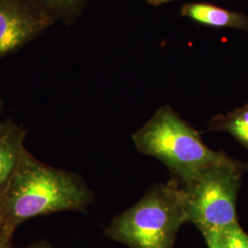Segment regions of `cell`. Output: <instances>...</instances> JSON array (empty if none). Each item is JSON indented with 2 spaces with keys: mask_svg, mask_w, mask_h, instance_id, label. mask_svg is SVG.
<instances>
[{
  "mask_svg": "<svg viewBox=\"0 0 248 248\" xmlns=\"http://www.w3.org/2000/svg\"><path fill=\"white\" fill-rule=\"evenodd\" d=\"M93 201V192L78 174L48 166L25 149L0 191V224L15 232L28 219L84 212Z\"/></svg>",
  "mask_w": 248,
  "mask_h": 248,
  "instance_id": "6da1fadb",
  "label": "cell"
},
{
  "mask_svg": "<svg viewBox=\"0 0 248 248\" xmlns=\"http://www.w3.org/2000/svg\"><path fill=\"white\" fill-rule=\"evenodd\" d=\"M133 141L137 150L164 163L180 183L208 167L233 160L204 144L195 129L169 105L158 108L133 134Z\"/></svg>",
  "mask_w": 248,
  "mask_h": 248,
  "instance_id": "7a4b0ae2",
  "label": "cell"
},
{
  "mask_svg": "<svg viewBox=\"0 0 248 248\" xmlns=\"http://www.w3.org/2000/svg\"><path fill=\"white\" fill-rule=\"evenodd\" d=\"M186 222L180 185L172 180L152 186L137 203L117 215L105 235L130 248H173Z\"/></svg>",
  "mask_w": 248,
  "mask_h": 248,
  "instance_id": "3957f363",
  "label": "cell"
},
{
  "mask_svg": "<svg viewBox=\"0 0 248 248\" xmlns=\"http://www.w3.org/2000/svg\"><path fill=\"white\" fill-rule=\"evenodd\" d=\"M247 170L248 163L232 160L208 167L179 183L186 222L193 223L202 234L220 232L237 223V194Z\"/></svg>",
  "mask_w": 248,
  "mask_h": 248,
  "instance_id": "277c9868",
  "label": "cell"
},
{
  "mask_svg": "<svg viewBox=\"0 0 248 248\" xmlns=\"http://www.w3.org/2000/svg\"><path fill=\"white\" fill-rule=\"evenodd\" d=\"M54 23L31 0H0V58L31 44Z\"/></svg>",
  "mask_w": 248,
  "mask_h": 248,
  "instance_id": "5b68a950",
  "label": "cell"
},
{
  "mask_svg": "<svg viewBox=\"0 0 248 248\" xmlns=\"http://www.w3.org/2000/svg\"><path fill=\"white\" fill-rule=\"evenodd\" d=\"M180 14L204 26L248 31V15L210 3H186L181 8Z\"/></svg>",
  "mask_w": 248,
  "mask_h": 248,
  "instance_id": "8992f818",
  "label": "cell"
},
{
  "mask_svg": "<svg viewBox=\"0 0 248 248\" xmlns=\"http://www.w3.org/2000/svg\"><path fill=\"white\" fill-rule=\"evenodd\" d=\"M27 131L21 126L9 121L8 127L0 136V191L8 184L25 150Z\"/></svg>",
  "mask_w": 248,
  "mask_h": 248,
  "instance_id": "52a82bcc",
  "label": "cell"
},
{
  "mask_svg": "<svg viewBox=\"0 0 248 248\" xmlns=\"http://www.w3.org/2000/svg\"><path fill=\"white\" fill-rule=\"evenodd\" d=\"M209 129L230 133L248 149V104L227 114L213 117L209 124Z\"/></svg>",
  "mask_w": 248,
  "mask_h": 248,
  "instance_id": "ba28073f",
  "label": "cell"
},
{
  "mask_svg": "<svg viewBox=\"0 0 248 248\" xmlns=\"http://www.w3.org/2000/svg\"><path fill=\"white\" fill-rule=\"evenodd\" d=\"M46 11L54 22L74 24L82 15L89 0H31Z\"/></svg>",
  "mask_w": 248,
  "mask_h": 248,
  "instance_id": "9c48e42d",
  "label": "cell"
},
{
  "mask_svg": "<svg viewBox=\"0 0 248 248\" xmlns=\"http://www.w3.org/2000/svg\"><path fill=\"white\" fill-rule=\"evenodd\" d=\"M219 239L222 248H248V234L242 229L239 222L220 232Z\"/></svg>",
  "mask_w": 248,
  "mask_h": 248,
  "instance_id": "30bf717a",
  "label": "cell"
},
{
  "mask_svg": "<svg viewBox=\"0 0 248 248\" xmlns=\"http://www.w3.org/2000/svg\"><path fill=\"white\" fill-rule=\"evenodd\" d=\"M14 231L0 224V248H12V237Z\"/></svg>",
  "mask_w": 248,
  "mask_h": 248,
  "instance_id": "8fae6325",
  "label": "cell"
},
{
  "mask_svg": "<svg viewBox=\"0 0 248 248\" xmlns=\"http://www.w3.org/2000/svg\"><path fill=\"white\" fill-rule=\"evenodd\" d=\"M204 238L206 240L208 248H222L221 242L219 239V232H207L204 233Z\"/></svg>",
  "mask_w": 248,
  "mask_h": 248,
  "instance_id": "7c38bea8",
  "label": "cell"
},
{
  "mask_svg": "<svg viewBox=\"0 0 248 248\" xmlns=\"http://www.w3.org/2000/svg\"><path fill=\"white\" fill-rule=\"evenodd\" d=\"M26 248H53V247L50 243H48L46 241H41V242H37L35 244Z\"/></svg>",
  "mask_w": 248,
  "mask_h": 248,
  "instance_id": "4fadbf2b",
  "label": "cell"
},
{
  "mask_svg": "<svg viewBox=\"0 0 248 248\" xmlns=\"http://www.w3.org/2000/svg\"><path fill=\"white\" fill-rule=\"evenodd\" d=\"M2 108H3V103H2V100L0 99V112L2 111ZM8 122H1L0 121V136L5 133V131L8 127Z\"/></svg>",
  "mask_w": 248,
  "mask_h": 248,
  "instance_id": "5bb4252c",
  "label": "cell"
},
{
  "mask_svg": "<svg viewBox=\"0 0 248 248\" xmlns=\"http://www.w3.org/2000/svg\"><path fill=\"white\" fill-rule=\"evenodd\" d=\"M170 1H173V0H146V2L148 4H150L151 6H155V7H157V6L168 3Z\"/></svg>",
  "mask_w": 248,
  "mask_h": 248,
  "instance_id": "9a60e30c",
  "label": "cell"
}]
</instances>
